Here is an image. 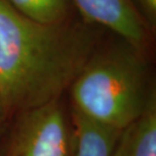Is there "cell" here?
<instances>
[{"label":"cell","mask_w":156,"mask_h":156,"mask_svg":"<svg viewBox=\"0 0 156 156\" xmlns=\"http://www.w3.org/2000/svg\"><path fill=\"white\" fill-rule=\"evenodd\" d=\"M15 11L34 21L57 23L69 20L71 0H5Z\"/></svg>","instance_id":"7"},{"label":"cell","mask_w":156,"mask_h":156,"mask_svg":"<svg viewBox=\"0 0 156 156\" xmlns=\"http://www.w3.org/2000/svg\"><path fill=\"white\" fill-rule=\"evenodd\" d=\"M75 156H113L120 131L101 126L73 110Z\"/></svg>","instance_id":"6"},{"label":"cell","mask_w":156,"mask_h":156,"mask_svg":"<svg viewBox=\"0 0 156 156\" xmlns=\"http://www.w3.org/2000/svg\"><path fill=\"white\" fill-rule=\"evenodd\" d=\"M98 46L93 24L38 23L0 0V116L60 99Z\"/></svg>","instance_id":"1"},{"label":"cell","mask_w":156,"mask_h":156,"mask_svg":"<svg viewBox=\"0 0 156 156\" xmlns=\"http://www.w3.org/2000/svg\"><path fill=\"white\" fill-rule=\"evenodd\" d=\"M137 10L149 24L154 27L156 23V0H132Z\"/></svg>","instance_id":"8"},{"label":"cell","mask_w":156,"mask_h":156,"mask_svg":"<svg viewBox=\"0 0 156 156\" xmlns=\"http://www.w3.org/2000/svg\"><path fill=\"white\" fill-rule=\"evenodd\" d=\"M69 89L74 111L120 132L141 116L155 95L144 51L121 38L96 47Z\"/></svg>","instance_id":"2"},{"label":"cell","mask_w":156,"mask_h":156,"mask_svg":"<svg viewBox=\"0 0 156 156\" xmlns=\"http://www.w3.org/2000/svg\"><path fill=\"white\" fill-rule=\"evenodd\" d=\"M113 156H156V96L137 120L122 131Z\"/></svg>","instance_id":"5"},{"label":"cell","mask_w":156,"mask_h":156,"mask_svg":"<svg viewBox=\"0 0 156 156\" xmlns=\"http://www.w3.org/2000/svg\"><path fill=\"white\" fill-rule=\"evenodd\" d=\"M83 17L93 26H101L144 51L152 29L137 10L132 0H71Z\"/></svg>","instance_id":"4"},{"label":"cell","mask_w":156,"mask_h":156,"mask_svg":"<svg viewBox=\"0 0 156 156\" xmlns=\"http://www.w3.org/2000/svg\"><path fill=\"white\" fill-rule=\"evenodd\" d=\"M20 115L4 156H70L74 137L60 99Z\"/></svg>","instance_id":"3"}]
</instances>
